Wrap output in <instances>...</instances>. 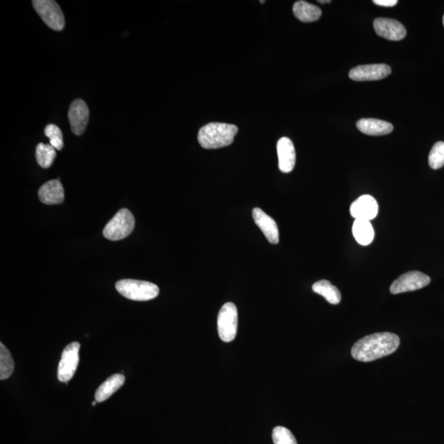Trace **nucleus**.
Returning <instances> with one entry per match:
<instances>
[{"mask_svg": "<svg viewBox=\"0 0 444 444\" xmlns=\"http://www.w3.org/2000/svg\"><path fill=\"white\" fill-rule=\"evenodd\" d=\"M45 134L50 139V144L56 150L60 151L64 148L62 131L57 125L50 124L46 127Z\"/></svg>", "mask_w": 444, "mask_h": 444, "instance_id": "obj_24", "label": "nucleus"}, {"mask_svg": "<svg viewBox=\"0 0 444 444\" xmlns=\"http://www.w3.org/2000/svg\"><path fill=\"white\" fill-rule=\"evenodd\" d=\"M56 149L50 144H39L36 148V162L42 168H50L56 158Z\"/></svg>", "mask_w": 444, "mask_h": 444, "instance_id": "obj_21", "label": "nucleus"}, {"mask_svg": "<svg viewBox=\"0 0 444 444\" xmlns=\"http://www.w3.org/2000/svg\"><path fill=\"white\" fill-rule=\"evenodd\" d=\"M431 282V278L423 272L418 271L409 272L400 276L390 286L391 294L409 292L422 289Z\"/></svg>", "mask_w": 444, "mask_h": 444, "instance_id": "obj_8", "label": "nucleus"}, {"mask_svg": "<svg viewBox=\"0 0 444 444\" xmlns=\"http://www.w3.org/2000/svg\"><path fill=\"white\" fill-rule=\"evenodd\" d=\"M80 344L74 342L68 345L62 352L58 367V379L60 382H66L72 379L79 362Z\"/></svg>", "mask_w": 444, "mask_h": 444, "instance_id": "obj_7", "label": "nucleus"}, {"mask_svg": "<svg viewBox=\"0 0 444 444\" xmlns=\"http://www.w3.org/2000/svg\"><path fill=\"white\" fill-rule=\"evenodd\" d=\"M429 164L433 169H440L444 165V141H438L429 153Z\"/></svg>", "mask_w": 444, "mask_h": 444, "instance_id": "obj_23", "label": "nucleus"}, {"mask_svg": "<svg viewBox=\"0 0 444 444\" xmlns=\"http://www.w3.org/2000/svg\"><path fill=\"white\" fill-rule=\"evenodd\" d=\"M238 127L224 123H210L198 132L197 141L205 149H217L233 144Z\"/></svg>", "mask_w": 444, "mask_h": 444, "instance_id": "obj_2", "label": "nucleus"}, {"mask_svg": "<svg viewBox=\"0 0 444 444\" xmlns=\"http://www.w3.org/2000/svg\"><path fill=\"white\" fill-rule=\"evenodd\" d=\"M116 290L125 298L136 301L155 299L159 295V287L152 282L125 279L116 283Z\"/></svg>", "mask_w": 444, "mask_h": 444, "instance_id": "obj_3", "label": "nucleus"}, {"mask_svg": "<svg viewBox=\"0 0 444 444\" xmlns=\"http://www.w3.org/2000/svg\"><path fill=\"white\" fill-rule=\"evenodd\" d=\"M261 4H264V3H265V1H261Z\"/></svg>", "mask_w": 444, "mask_h": 444, "instance_id": "obj_30", "label": "nucleus"}, {"mask_svg": "<svg viewBox=\"0 0 444 444\" xmlns=\"http://www.w3.org/2000/svg\"><path fill=\"white\" fill-rule=\"evenodd\" d=\"M318 2L320 4H330L331 3L330 0H324V1H322V0H319Z\"/></svg>", "mask_w": 444, "mask_h": 444, "instance_id": "obj_27", "label": "nucleus"}, {"mask_svg": "<svg viewBox=\"0 0 444 444\" xmlns=\"http://www.w3.org/2000/svg\"><path fill=\"white\" fill-rule=\"evenodd\" d=\"M125 377L120 374L113 375L98 387L96 391L95 398L97 403H102L110 398L124 385Z\"/></svg>", "mask_w": 444, "mask_h": 444, "instance_id": "obj_17", "label": "nucleus"}, {"mask_svg": "<svg viewBox=\"0 0 444 444\" xmlns=\"http://www.w3.org/2000/svg\"><path fill=\"white\" fill-rule=\"evenodd\" d=\"M358 130L363 134L370 136L387 135L394 130L389 122L377 119H361L356 123Z\"/></svg>", "mask_w": 444, "mask_h": 444, "instance_id": "obj_16", "label": "nucleus"}, {"mask_svg": "<svg viewBox=\"0 0 444 444\" xmlns=\"http://www.w3.org/2000/svg\"><path fill=\"white\" fill-rule=\"evenodd\" d=\"M13 359L3 343L0 344V380H6L13 374Z\"/></svg>", "mask_w": 444, "mask_h": 444, "instance_id": "obj_22", "label": "nucleus"}, {"mask_svg": "<svg viewBox=\"0 0 444 444\" xmlns=\"http://www.w3.org/2000/svg\"><path fill=\"white\" fill-rule=\"evenodd\" d=\"M39 195L41 202L47 205L60 204L64 200V188L59 179L44 183L40 188Z\"/></svg>", "mask_w": 444, "mask_h": 444, "instance_id": "obj_15", "label": "nucleus"}, {"mask_svg": "<svg viewBox=\"0 0 444 444\" xmlns=\"http://www.w3.org/2000/svg\"><path fill=\"white\" fill-rule=\"evenodd\" d=\"M253 217L255 223L263 231L268 242L272 244H278L279 242V230H278L276 221L258 207L254 209Z\"/></svg>", "mask_w": 444, "mask_h": 444, "instance_id": "obj_14", "label": "nucleus"}, {"mask_svg": "<svg viewBox=\"0 0 444 444\" xmlns=\"http://www.w3.org/2000/svg\"><path fill=\"white\" fill-rule=\"evenodd\" d=\"M97 401H93V403H92V405H95L97 404Z\"/></svg>", "mask_w": 444, "mask_h": 444, "instance_id": "obj_28", "label": "nucleus"}, {"mask_svg": "<svg viewBox=\"0 0 444 444\" xmlns=\"http://www.w3.org/2000/svg\"><path fill=\"white\" fill-rule=\"evenodd\" d=\"M374 27L377 35L390 41L403 40L406 35L405 27L398 21L391 18H376Z\"/></svg>", "mask_w": 444, "mask_h": 444, "instance_id": "obj_11", "label": "nucleus"}, {"mask_svg": "<svg viewBox=\"0 0 444 444\" xmlns=\"http://www.w3.org/2000/svg\"><path fill=\"white\" fill-rule=\"evenodd\" d=\"M33 7L42 21L54 31H62L65 26L64 16L59 4L53 0H34Z\"/></svg>", "mask_w": 444, "mask_h": 444, "instance_id": "obj_6", "label": "nucleus"}, {"mask_svg": "<svg viewBox=\"0 0 444 444\" xmlns=\"http://www.w3.org/2000/svg\"><path fill=\"white\" fill-rule=\"evenodd\" d=\"M279 169L283 173H290L296 165V149L289 138H282L277 145Z\"/></svg>", "mask_w": 444, "mask_h": 444, "instance_id": "obj_13", "label": "nucleus"}, {"mask_svg": "<svg viewBox=\"0 0 444 444\" xmlns=\"http://www.w3.org/2000/svg\"><path fill=\"white\" fill-rule=\"evenodd\" d=\"M135 219L132 212L123 209L117 212L113 218L108 222L103 235L108 240L116 242L125 239L134 229Z\"/></svg>", "mask_w": 444, "mask_h": 444, "instance_id": "obj_4", "label": "nucleus"}, {"mask_svg": "<svg viewBox=\"0 0 444 444\" xmlns=\"http://www.w3.org/2000/svg\"><path fill=\"white\" fill-rule=\"evenodd\" d=\"M238 328V310L235 304L228 302L221 307L217 317V331L224 342H230L236 337Z\"/></svg>", "mask_w": 444, "mask_h": 444, "instance_id": "obj_5", "label": "nucleus"}, {"mask_svg": "<svg viewBox=\"0 0 444 444\" xmlns=\"http://www.w3.org/2000/svg\"><path fill=\"white\" fill-rule=\"evenodd\" d=\"M293 13L297 20L303 22H315L322 16V11L319 7L302 0L294 4Z\"/></svg>", "mask_w": 444, "mask_h": 444, "instance_id": "obj_18", "label": "nucleus"}, {"mask_svg": "<svg viewBox=\"0 0 444 444\" xmlns=\"http://www.w3.org/2000/svg\"><path fill=\"white\" fill-rule=\"evenodd\" d=\"M349 212L356 220L370 221L377 216L379 205L375 197L362 195L352 203Z\"/></svg>", "mask_w": 444, "mask_h": 444, "instance_id": "obj_12", "label": "nucleus"}, {"mask_svg": "<svg viewBox=\"0 0 444 444\" xmlns=\"http://www.w3.org/2000/svg\"><path fill=\"white\" fill-rule=\"evenodd\" d=\"M374 3L382 7H394L398 1V0H374Z\"/></svg>", "mask_w": 444, "mask_h": 444, "instance_id": "obj_26", "label": "nucleus"}, {"mask_svg": "<svg viewBox=\"0 0 444 444\" xmlns=\"http://www.w3.org/2000/svg\"><path fill=\"white\" fill-rule=\"evenodd\" d=\"M312 289L317 294L324 296L330 304L338 305L342 300L341 292L327 280L315 282Z\"/></svg>", "mask_w": 444, "mask_h": 444, "instance_id": "obj_20", "label": "nucleus"}, {"mask_svg": "<svg viewBox=\"0 0 444 444\" xmlns=\"http://www.w3.org/2000/svg\"><path fill=\"white\" fill-rule=\"evenodd\" d=\"M390 66L384 64L360 65L349 71V77L357 82L376 81L391 74Z\"/></svg>", "mask_w": 444, "mask_h": 444, "instance_id": "obj_9", "label": "nucleus"}, {"mask_svg": "<svg viewBox=\"0 0 444 444\" xmlns=\"http://www.w3.org/2000/svg\"><path fill=\"white\" fill-rule=\"evenodd\" d=\"M272 440L274 444H298L290 429L283 426L273 429Z\"/></svg>", "mask_w": 444, "mask_h": 444, "instance_id": "obj_25", "label": "nucleus"}, {"mask_svg": "<svg viewBox=\"0 0 444 444\" xmlns=\"http://www.w3.org/2000/svg\"><path fill=\"white\" fill-rule=\"evenodd\" d=\"M443 26H444V16H443Z\"/></svg>", "mask_w": 444, "mask_h": 444, "instance_id": "obj_29", "label": "nucleus"}, {"mask_svg": "<svg viewBox=\"0 0 444 444\" xmlns=\"http://www.w3.org/2000/svg\"><path fill=\"white\" fill-rule=\"evenodd\" d=\"M353 235L361 245H368L375 238V230L370 221L356 220L354 222Z\"/></svg>", "mask_w": 444, "mask_h": 444, "instance_id": "obj_19", "label": "nucleus"}, {"mask_svg": "<svg viewBox=\"0 0 444 444\" xmlns=\"http://www.w3.org/2000/svg\"><path fill=\"white\" fill-rule=\"evenodd\" d=\"M89 114L88 105L81 99H77L71 104L68 118L74 134L81 135L84 133L88 124Z\"/></svg>", "mask_w": 444, "mask_h": 444, "instance_id": "obj_10", "label": "nucleus"}, {"mask_svg": "<svg viewBox=\"0 0 444 444\" xmlns=\"http://www.w3.org/2000/svg\"><path fill=\"white\" fill-rule=\"evenodd\" d=\"M400 338L391 333H377L359 340L352 349V356L358 361L371 362L391 355L398 349Z\"/></svg>", "mask_w": 444, "mask_h": 444, "instance_id": "obj_1", "label": "nucleus"}]
</instances>
